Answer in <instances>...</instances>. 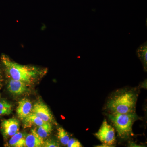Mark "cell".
Listing matches in <instances>:
<instances>
[{"mask_svg": "<svg viewBox=\"0 0 147 147\" xmlns=\"http://www.w3.org/2000/svg\"><path fill=\"white\" fill-rule=\"evenodd\" d=\"M1 62L4 70L11 79L30 84L44 74V70L32 66L22 65L11 59L7 55L2 54Z\"/></svg>", "mask_w": 147, "mask_h": 147, "instance_id": "cell-1", "label": "cell"}, {"mask_svg": "<svg viewBox=\"0 0 147 147\" xmlns=\"http://www.w3.org/2000/svg\"><path fill=\"white\" fill-rule=\"evenodd\" d=\"M138 94L132 90H122L110 98L106 108L110 113H135Z\"/></svg>", "mask_w": 147, "mask_h": 147, "instance_id": "cell-2", "label": "cell"}, {"mask_svg": "<svg viewBox=\"0 0 147 147\" xmlns=\"http://www.w3.org/2000/svg\"><path fill=\"white\" fill-rule=\"evenodd\" d=\"M108 117L119 137L126 139L133 136L132 126L134 122L139 119L136 113H110Z\"/></svg>", "mask_w": 147, "mask_h": 147, "instance_id": "cell-3", "label": "cell"}, {"mask_svg": "<svg viewBox=\"0 0 147 147\" xmlns=\"http://www.w3.org/2000/svg\"><path fill=\"white\" fill-rule=\"evenodd\" d=\"M102 144L112 147L116 142L115 132L113 127L104 120L99 130L94 134Z\"/></svg>", "mask_w": 147, "mask_h": 147, "instance_id": "cell-4", "label": "cell"}, {"mask_svg": "<svg viewBox=\"0 0 147 147\" xmlns=\"http://www.w3.org/2000/svg\"><path fill=\"white\" fill-rule=\"evenodd\" d=\"M20 123L16 118L5 120L1 124V131L5 139L11 137L19 131Z\"/></svg>", "mask_w": 147, "mask_h": 147, "instance_id": "cell-5", "label": "cell"}, {"mask_svg": "<svg viewBox=\"0 0 147 147\" xmlns=\"http://www.w3.org/2000/svg\"><path fill=\"white\" fill-rule=\"evenodd\" d=\"M31 113L40 118L44 122H51L53 120V115L50 109L42 101L35 103Z\"/></svg>", "mask_w": 147, "mask_h": 147, "instance_id": "cell-6", "label": "cell"}, {"mask_svg": "<svg viewBox=\"0 0 147 147\" xmlns=\"http://www.w3.org/2000/svg\"><path fill=\"white\" fill-rule=\"evenodd\" d=\"M7 88L8 91L14 95H20L28 90L27 83L12 79L9 81Z\"/></svg>", "mask_w": 147, "mask_h": 147, "instance_id": "cell-7", "label": "cell"}, {"mask_svg": "<svg viewBox=\"0 0 147 147\" xmlns=\"http://www.w3.org/2000/svg\"><path fill=\"white\" fill-rule=\"evenodd\" d=\"M32 105L30 100L27 98L21 99L18 102L16 113L18 117L23 120L32 112Z\"/></svg>", "mask_w": 147, "mask_h": 147, "instance_id": "cell-8", "label": "cell"}, {"mask_svg": "<svg viewBox=\"0 0 147 147\" xmlns=\"http://www.w3.org/2000/svg\"><path fill=\"white\" fill-rule=\"evenodd\" d=\"M44 139L40 137L35 129H32L31 133L27 134L26 138V147H43Z\"/></svg>", "mask_w": 147, "mask_h": 147, "instance_id": "cell-9", "label": "cell"}, {"mask_svg": "<svg viewBox=\"0 0 147 147\" xmlns=\"http://www.w3.org/2000/svg\"><path fill=\"white\" fill-rule=\"evenodd\" d=\"M26 135L27 134L25 133L18 131L11 137L9 142V144L11 147H26Z\"/></svg>", "mask_w": 147, "mask_h": 147, "instance_id": "cell-10", "label": "cell"}, {"mask_svg": "<svg viewBox=\"0 0 147 147\" xmlns=\"http://www.w3.org/2000/svg\"><path fill=\"white\" fill-rule=\"evenodd\" d=\"M22 121L25 127H30L34 125L38 127L45 123L40 118L32 113H30Z\"/></svg>", "mask_w": 147, "mask_h": 147, "instance_id": "cell-11", "label": "cell"}, {"mask_svg": "<svg viewBox=\"0 0 147 147\" xmlns=\"http://www.w3.org/2000/svg\"><path fill=\"white\" fill-rule=\"evenodd\" d=\"M53 126L50 122H45L42 125L38 127L36 131L40 137L43 139H46L51 134Z\"/></svg>", "mask_w": 147, "mask_h": 147, "instance_id": "cell-12", "label": "cell"}, {"mask_svg": "<svg viewBox=\"0 0 147 147\" xmlns=\"http://www.w3.org/2000/svg\"><path fill=\"white\" fill-rule=\"evenodd\" d=\"M138 57L143 64L145 71H147V44L145 42L140 45L137 50Z\"/></svg>", "mask_w": 147, "mask_h": 147, "instance_id": "cell-13", "label": "cell"}, {"mask_svg": "<svg viewBox=\"0 0 147 147\" xmlns=\"http://www.w3.org/2000/svg\"><path fill=\"white\" fill-rule=\"evenodd\" d=\"M57 137L61 143L64 146H67L70 139L68 133L62 127H59L58 128Z\"/></svg>", "mask_w": 147, "mask_h": 147, "instance_id": "cell-14", "label": "cell"}, {"mask_svg": "<svg viewBox=\"0 0 147 147\" xmlns=\"http://www.w3.org/2000/svg\"><path fill=\"white\" fill-rule=\"evenodd\" d=\"M12 111V106L11 104L5 100L0 101V116L9 115Z\"/></svg>", "mask_w": 147, "mask_h": 147, "instance_id": "cell-15", "label": "cell"}, {"mask_svg": "<svg viewBox=\"0 0 147 147\" xmlns=\"http://www.w3.org/2000/svg\"><path fill=\"white\" fill-rule=\"evenodd\" d=\"M59 144L57 141L52 139H47L44 141V147H59Z\"/></svg>", "mask_w": 147, "mask_h": 147, "instance_id": "cell-16", "label": "cell"}, {"mask_svg": "<svg viewBox=\"0 0 147 147\" xmlns=\"http://www.w3.org/2000/svg\"><path fill=\"white\" fill-rule=\"evenodd\" d=\"M68 147H81L83 146L81 143L77 139L71 138L69 140L67 145Z\"/></svg>", "mask_w": 147, "mask_h": 147, "instance_id": "cell-17", "label": "cell"}, {"mask_svg": "<svg viewBox=\"0 0 147 147\" xmlns=\"http://www.w3.org/2000/svg\"><path fill=\"white\" fill-rule=\"evenodd\" d=\"M0 98H1V94H0Z\"/></svg>", "mask_w": 147, "mask_h": 147, "instance_id": "cell-18", "label": "cell"}]
</instances>
